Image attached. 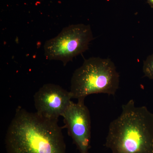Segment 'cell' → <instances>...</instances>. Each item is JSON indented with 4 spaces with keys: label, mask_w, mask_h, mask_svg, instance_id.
<instances>
[{
    "label": "cell",
    "mask_w": 153,
    "mask_h": 153,
    "mask_svg": "<svg viewBox=\"0 0 153 153\" xmlns=\"http://www.w3.org/2000/svg\"><path fill=\"white\" fill-rule=\"evenodd\" d=\"M57 122L18 107L6 134L7 153H66Z\"/></svg>",
    "instance_id": "6da1fadb"
},
{
    "label": "cell",
    "mask_w": 153,
    "mask_h": 153,
    "mask_svg": "<svg viewBox=\"0 0 153 153\" xmlns=\"http://www.w3.org/2000/svg\"><path fill=\"white\" fill-rule=\"evenodd\" d=\"M84 100L71 102L63 117L65 128L79 153H88L91 139L90 111Z\"/></svg>",
    "instance_id": "5b68a950"
},
{
    "label": "cell",
    "mask_w": 153,
    "mask_h": 153,
    "mask_svg": "<svg viewBox=\"0 0 153 153\" xmlns=\"http://www.w3.org/2000/svg\"><path fill=\"white\" fill-rule=\"evenodd\" d=\"M70 91L53 83L44 84L35 93L34 104L36 113L49 120L58 121L63 117L71 103Z\"/></svg>",
    "instance_id": "8992f818"
},
{
    "label": "cell",
    "mask_w": 153,
    "mask_h": 153,
    "mask_svg": "<svg viewBox=\"0 0 153 153\" xmlns=\"http://www.w3.org/2000/svg\"><path fill=\"white\" fill-rule=\"evenodd\" d=\"M94 39L90 25H69L57 36L46 41L44 54L47 59L60 61L64 66L88 49Z\"/></svg>",
    "instance_id": "277c9868"
},
{
    "label": "cell",
    "mask_w": 153,
    "mask_h": 153,
    "mask_svg": "<svg viewBox=\"0 0 153 153\" xmlns=\"http://www.w3.org/2000/svg\"><path fill=\"white\" fill-rule=\"evenodd\" d=\"M143 69L145 76L153 79V55L149 56L145 60Z\"/></svg>",
    "instance_id": "52a82bcc"
},
{
    "label": "cell",
    "mask_w": 153,
    "mask_h": 153,
    "mask_svg": "<svg viewBox=\"0 0 153 153\" xmlns=\"http://www.w3.org/2000/svg\"><path fill=\"white\" fill-rule=\"evenodd\" d=\"M148 4L151 7L153 8V0H147Z\"/></svg>",
    "instance_id": "ba28073f"
},
{
    "label": "cell",
    "mask_w": 153,
    "mask_h": 153,
    "mask_svg": "<svg viewBox=\"0 0 153 153\" xmlns=\"http://www.w3.org/2000/svg\"><path fill=\"white\" fill-rule=\"evenodd\" d=\"M119 84V74L112 60L90 57L74 71L69 91L72 98L77 100L97 94L114 95Z\"/></svg>",
    "instance_id": "3957f363"
},
{
    "label": "cell",
    "mask_w": 153,
    "mask_h": 153,
    "mask_svg": "<svg viewBox=\"0 0 153 153\" xmlns=\"http://www.w3.org/2000/svg\"><path fill=\"white\" fill-rule=\"evenodd\" d=\"M122 108L110 124L105 146L111 153H153V113L132 99Z\"/></svg>",
    "instance_id": "7a4b0ae2"
}]
</instances>
